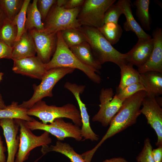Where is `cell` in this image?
I'll return each mask as SVG.
<instances>
[{
	"label": "cell",
	"mask_w": 162,
	"mask_h": 162,
	"mask_svg": "<svg viewBox=\"0 0 162 162\" xmlns=\"http://www.w3.org/2000/svg\"><path fill=\"white\" fill-rule=\"evenodd\" d=\"M68 0H57L56 4L59 7H64L66 3Z\"/></svg>",
	"instance_id": "42"
},
{
	"label": "cell",
	"mask_w": 162,
	"mask_h": 162,
	"mask_svg": "<svg viewBox=\"0 0 162 162\" xmlns=\"http://www.w3.org/2000/svg\"><path fill=\"white\" fill-rule=\"evenodd\" d=\"M36 53L33 38L29 31H26L12 47L13 60L35 56Z\"/></svg>",
	"instance_id": "18"
},
{
	"label": "cell",
	"mask_w": 162,
	"mask_h": 162,
	"mask_svg": "<svg viewBox=\"0 0 162 162\" xmlns=\"http://www.w3.org/2000/svg\"><path fill=\"white\" fill-rule=\"evenodd\" d=\"M12 70L15 73L41 80L46 73L44 63L38 56L13 60Z\"/></svg>",
	"instance_id": "14"
},
{
	"label": "cell",
	"mask_w": 162,
	"mask_h": 162,
	"mask_svg": "<svg viewBox=\"0 0 162 162\" xmlns=\"http://www.w3.org/2000/svg\"><path fill=\"white\" fill-rule=\"evenodd\" d=\"M79 29L84 35L95 58L101 65L107 62L113 63L119 67L127 64L126 53H122L116 49L98 28L82 26Z\"/></svg>",
	"instance_id": "2"
},
{
	"label": "cell",
	"mask_w": 162,
	"mask_h": 162,
	"mask_svg": "<svg viewBox=\"0 0 162 162\" xmlns=\"http://www.w3.org/2000/svg\"><path fill=\"white\" fill-rule=\"evenodd\" d=\"M3 75V73H0V81L2 79V76Z\"/></svg>",
	"instance_id": "44"
},
{
	"label": "cell",
	"mask_w": 162,
	"mask_h": 162,
	"mask_svg": "<svg viewBox=\"0 0 162 162\" xmlns=\"http://www.w3.org/2000/svg\"><path fill=\"white\" fill-rule=\"evenodd\" d=\"M29 31L33 38L37 56L44 64L49 62L56 50L57 33H49L33 29Z\"/></svg>",
	"instance_id": "12"
},
{
	"label": "cell",
	"mask_w": 162,
	"mask_h": 162,
	"mask_svg": "<svg viewBox=\"0 0 162 162\" xmlns=\"http://www.w3.org/2000/svg\"><path fill=\"white\" fill-rule=\"evenodd\" d=\"M142 90L146 91L142 84L139 82L130 85L121 90H116V95L118 98L124 101L137 92Z\"/></svg>",
	"instance_id": "33"
},
{
	"label": "cell",
	"mask_w": 162,
	"mask_h": 162,
	"mask_svg": "<svg viewBox=\"0 0 162 162\" xmlns=\"http://www.w3.org/2000/svg\"><path fill=\"white\" fill-rule=\"evenodd\" d=\"M57 41L56 50L52 57L48 63L44 64L46 70L58 68H68L79 69L94 82L100 83L101 79L92 68L80 61L72 52L64 41L61 32L57 33Z\"/></svg>",
	"instance_id": "3"
},
{
	"label": "cell",
	"mask_w": 162,
	"mask_h": 162,
	"mask_svg": "<svg viewBox=\"0 0 162 162\" xmlns=\"http://www.w3.org/2000/svg\"><path fill=\"white\" fill-rule=\"evenodd\" d=\"M56 1V0H38L37 7L40 14L42 21H44Z\"/></svg>",
	"instance_id": "35"
},
{
	"label": "cell",
	"mask_w": 162,
	"mask_h": 162,
	"mask_svg": "<svg viewBox=\"0 0 162 162\" xmlns=\"http://www.w3.org/2000/svg\"><path fill=\"white\" fill-rule=\"evenodd\" d=\"M152 147L148 138L144 141L143 147L141 152L136 157L137 161L140 162H154L152 155Z\"/></svg>",
	"instance_id": "34"
},
{
	"label": "cell",
	"mask_w": 162,
	"mask_h": 162,
	"mask_svg": "<svg viewBox=\"0 0 162 162\" xmlns=\"http://www.w3.org/2000/svg\"><path fill=\"white\" fill-rule=\"evenodd\" d=\"M19 125L20 143L14 162H24L27 160L31 151L36 147L48 145L52 139L49 133L44 131L40 136L34 134L26 125L25 121L15 119Z\"/></svg>",
	"instance_id": "7"
},
{
	"label": "cell",
	"mask_w": 162,
	"mask_h": 162,
	"mask_svg": "<svg viewBox=\"0 0 162 162\" xmlns=\"http://www.w3.org/2000/svg\"><path fill=\"white\" fill-rule=\"evenodd\" d=\"M37 2L38 0H33L32 3H29L27 7L25 23L26 31L33 29L40 31L44 30V24L38 8Z\"/></svg>",
	"instance_id": "23"
},
{
	"label": "cell",
	"mask_w": 162,
	"mask_h": 162,
	"mask_svg": "<svg viewBox=\"0 0 162 162\" xmlns=\"http://www.w3.org/2000/svg\"><path fill=\"white\" fill-rule=\"evenodd\" d=\"M140 162V161H137V162Z\"/></svg>",
	"instance_id": "46"
},
{
	"label": "cell",
	"mask_w": 162,
	"mask_h": 162,
	"mask_svg": "<svg viewBox=\"0 0 162 162\" xmlns=\"http://www.w3.org/2000/svg\"><path fill=\"white\" fill-rule=\"evenodd\" d=\"M6 18V17L4 13L0 8V29Z\"/></svg>",
	"instance_id": "41"
},
{
	"label": "cell",
	"mask_w": 162,
	"mask_h": 162,
	"mask_svg": "<svg viewBox=\"0 0 162 162\" xmlns=\"http://www.w3.org/2000/svg\"><path fill=\"white\" fill-rule=\"evenodd\" d=\"M12 51V47L8 46L0 40V59H11Z\"/></svg>",
	"instance_id": "36"
},
{
	"label": "cell",
	"mask_w": 162,
	"mask_h": 162,
	"mask_svg": "<svg viewBox=\"0 0 162 162\" xmlns=\"http://www.w3.org/2000/svg\"><path fill=\"white\" fill-rule=\"evenodd\" d=\"M43 155L51 152L60 153L67 157L71 162H86L81 155L77 153L69 144L57 141L55 145L42 146L41 150Z\"/></svg>",
	"instance_id": "22"
},
{
	"label": "cell",
	"mask_w": 162,
	"mask_h": 162,
	"mask_svg": "<svg viewBox=\"0 0 162 162\" xmlns=\"http://www.w3.org/2000/svg\"><path fill=\"white\" fill-rule=\"evenodd\" d=\"M82 62L93 69L96 73L100 74L101 65L95 58L88 43L85 42L69 48Z\"/></svg>",
	"instance_id": "20"
},
{
	"label": "cell",
	"mask_w": 162,
	"mask_h": 162,
	"mask_svg": "<svg viewBox=\"0 0 162 162\" xmlns=\"http://www.w3.org/2000/svg\"><path fill=\"white\" fill-rule=\"evenodd\" d=\"M154 46L152 38L139 39L137 43L126 53L128 63L140 67L147 61L152 53Z\"/></svg>",
	"instance_id": "17"
},
{
	"label": "cell",
	"mask_w": 162,
	"mask_h": 162,
	"mask_svg": "<svg viewBox=\"0 0 162 162\" xmlns=\"http://www.w3.org/2000/svg\"><path fill=\"white\" fill-rule=\"evenodd\" d=\"M6 150V148L3 145L2 137L0 135V162H6L4 154Z\"/></svg>",
	"instance_id": "39"
},
{
	"label": "cell",
	"mask_w": 162,
	"mask_h": 162,
	"mask_svg": "<svg viewBox=\"0 0 162 162\" xmlns=\"http://www.w3.org/2000/svg\"><path fill=\"white\" fill-rule=\"evenodd\" d=\"M116 0H85L77 16L81 26L99 28L104 24L105 14Z\"/></svg>",
	"instance_id": "8"
},
{
	"label": "cell",
	"mask_w": 162,
	"mask_h": 162,
	"mask_svg": "<svg viewBox=\"0 0 162 162\" xmlns=\"http://www.w3.org/2000/svg\"><path fill=\"white\" fill-rule=\"evenodd\" d=\"M121 78L117 90H121L132 84L140 82V74L133 65L124 64L120 67Z\"/></svg>",
	"instance_id": "25"
},
{
	"label": "cell",
	"mask_w": 162,
	"mask_h": 162,
	"mask_svg": "<svg viewBox=\"0 0 162 162\" xmlns=\"http://www.w3.org/2000/svg\"><path fill=\"white\" fill-rule=\"evenodd\" d=\"M98 29L112 45L118 42L123 32L119 25L112 22L104 23Z\"/></svg>",
	"instance_id": "28"
},
{
	"label": "cell",
	"mask_w": 162,
	"mask_h": 162,
	"mask_svg": "<svg viewBox=\"0 0 162 162\" xmlns=\"http://www.w3.org/2000/svg\"><path fill=\"white\" fill-rule=\"evenodd\" d=\"M28 109L19 106L18 102L13 101L5 108L0 110V120L10 118L32 121L34 118L27 115Z\"/></svg>",
	"instance_id": "24"
},
{
	"label": "cell",
	"mask_w": 162,
	"mask_h": 162,
	"mask_svg": "<svg viewBox=\"0 0 162 162\" xmlns=\"http://www.w3.org/2000/svg\"><path fill=\"white\" fill-rule=\"evenodd\" d=\"M146 94L144 90L139 91L125 99L119 110L112 119L106 132L93 148L96 151L107 139L125 129L136 122L140 115V107Z\"/></svg>",
	"instance_id": "1"
},
{
	"label": "cell",
	"mask_w": 162,
	"mask_h": 162,
	"mask_svg": "<svg viewBox=\"0 0 162 162\" xmlns=\"http://www.w3.org/2000/svg\"><path fill=\"white\" fill-rule=\"evenodd\" d=\"M25 122L31 130H44L55 136L58 140H64L67 137H71L78 141L82 137L80 127L71 123L66 122L63 118H58L49 124H45L34 119Z\"/></svg>",
	"instance_id": "9"
},
{
	"label": "cell",
	"mask_w": 162,
	"mask_h": 162,
	"mask_svg": "<svg viewBox=\"0 0 162 162\" xmlns=\"http://www.w3.org/2000/svg\"><path fill=\"white\" fill-rule=\"evenodd\" d=\"M0 126L2 128L6 143L8 156L6 162H14L20 143L19 124L15 119L4 118L0 120Z\"/></svg>",
	"instance_id": "15"
},
{
	"label": "cell",
	"mask_w": 162,
	"mask_h": 162,
	"mask_svg": "<svg viewBox=\"0 0 162 162\" xmlns=\"http://www.w3.org/2000/svg\"><path fill=\"white\" fill-rule=\"evenodd\" d=\"M41 157H42V156H41L40 157L37 159L36 160H35L33 162H38V161L41 158Z\"/></svg>",
	"instance_id": "45"
},
{
	"label": "cell",
	"mask_w": 162,
	"mask_h": 162,
	"mask_svg": "<svg viewBox=\"0 0 162 162\" xmlns=\"http://www.w3.org/2000/svg\"><path fill=\"white\" fill-rule=\"evenodd\" d=\"M140 74V73H139ZM140 82L147 94L158 96L162 94V74L148 71L140 74Z\"/></svg>",
	"instance_id": "21"
},
{
	"label": "cell",
	"mask_w": 162,
	"mask_h": 162,
	"mask_svg": "<svg viewBox=\"0 0 162 162\" xmlns=\"http://www.w3.org/2000/svg\"><path fill=\"white\" fill-rule=\"evenodd\" d=\"M84 1L85 0H68L66 3L63 7L68 9L81 7L83 4Z\"/></svg>",
	"instance_id": "37"
},
{
	"label": "cell",
	"mask_w": 162,
	"mask_h": 162,
	"mask_svg": "<svg viewBox=\"0 0 162 162\" xmlns=\"http://www.w3.org/2000/svg\"><path fill=\"white\" fill-rule=\"evenodd\" d=\"M102 162H128L124 158L122 157L106 159Z\"/></svg>",
	"instance_id": "40"
},
{
	"label": "cell",
	"mask_w": 162,
	"mask_h": 162,
	"mask_svg": "<svg viewBox=\"0 0 162 162\" xmlns=\"http://www.w3.org/2000/svg\"><path fill=\"white\" fill-rule=\"evenodd\" d=\"M100 109L92 117L93 122H98L104 127L110 125L121 107L123 100L118 98L112 88L101 89L99 95Z\"/></svg>",
	"instance_id": "10"
},
{
	"label": "cell",
	"mask_w": 162,
	"mask_h": 162,
	"mask_svg": "<svg viewBox=\"0 0 162 162\" xmlns=\"http://www.w3.org/2000/svg\"><path fill=\"white\" fill-rule=\"evenodd\" d=\"M123 14V10L121 6L117 3L112 4L105 14L104 24L109 22L118 23L120 16Z\"/></svg>",
	"instance_id": "32"
},
{
	"label": "cell",
	"mask_w": 162,
	"mask_h": 162,
	"mask_svg": "<svg viewBox=\"0 0 162 162\" xmlns=\"http://www.w3.org/2000/svg\"><path fill=\"white\" fill-rule=\"evenodd\" d=\"M117 4L122 8L126 20L123 24L124 29L126 31L134 32L139 39H147L151 38L146 33L136 21L133 15L131 8V2L130 0H119Z\"/></svg>",
	"instance_id": "19"
},
{
	"label": "cell",
	"mask_w": 162,
	"mask_h": 162,
	"mask_svg": "<svg viewBox=\"0 0 162 162\" xmlns=\"http://www.w3.org/2000/svg\"><path fill=\"white\" fill-rule=\"evenodd\" d=\"M30 2V0H24L20 10L12 21L16 26L17 28V34L15 41L18 40L26 31L25 29L26 12L27 7Z\"/></svg>",
	"instance_id": "31"
},
{
	"label": "cell",
	"mask_w": 162,
	"mask_h": 162,
	"mask_svg": "<svg viewBox=\"0 0 162 162\" xmlns=\"http://www.w3.org/2000/svg\"><path fill=\"white\" fill-rule=\"evenodd\" d=\"M149 0H136L133 4L136 8V15L139 20L141 27L145 30L151 29V18L149 13Z\"/></svg>",
	"instance_id": "26"
},
{
	"label": "cell",
	"mask_w": 162,
	"mask_h": 162,
	"mask_svg": "<svg viewBox=\"0 0 162 162\" xmlns=\"http://www.w3.org/2000/svg\"><path fill=\"white\" fill-rule=\"evenodd\" d=\"M27 114L39 118L45 124L51 123L57 118H65L72 120L74 124L79 127L82 122L80 111L73 104L68 103L62 106L48 105L42 100L35 103L28 109Z\"/></svg>",
	"instance_id": "4"
},
{
	"label": "cell",
	"mask_w": 162,
	"mask_h": 162,
	"mask_svg": "<svg viewBox=\"0 0 162 162\" xmlns=\"http://www.w3.org/2000/svg\"><path fill=\"white\" fill-rule=\"evenodd\" d=\"M81 7L68 9L58 6L56 3L44 21L43 31L49 33H57L68 29L79 28L82 26L77 18Z\"/></svg>",
	"instance_id": "5"
},
{
	"label": "cell",
	"mask_w": 162,
	"mask_h": 162,
	"mask_svg": "<svg viewBox=\"0 0 162 162\" xmlns=\"http://www.w3.org/2000/svg\"><path fill=\"white\" fill-rule=\"evenodd\" d=\"M152 155L154 162H162V146L152 149Z\"/></svg>",
	"instance_id": "38"
},
{
	"label": "cell",
	"mask_w": 162,
	"mask_h": 162,
	"mask_svg": "<svg viewBox=\"0 0 162 162\" xmlns=\"http://www.w3.org/2000/svg\"><path fill=\"white\" fill-rule=\"evenodd\" d=\"M154 46L151 54L147 61L138 68L139 73L155 71L162 74V29L157 28L152 33Z\"/></svg>",
	"instance_id": "16"
},
{
	"label": "cell",
	"mask_w": 162,
	"mask_h": 162,
	"mask_svg": "<svg viewBox=\"0 0 162 162\" xmlns=\"http://www.w3.org/2000/svg\"><path fill=\"white\" fill-rule=\"evenodd\" d=\"M62 38L70 48L86 41L85 37L79 28H71L61 31Z\"/></svg>",
	"instance_id": "29"
},
{
	"label": "cell",
	"mask_w": 162,
	"mask_h": 162,
	"mask_svg": "<svg viewBox=\"0 0 162 162\" xmlns=\"http://www.w3.org/2000/svg\"><path fill=\"white\" fill-rule=\"evenodd\" d=\"M64 86L73 94L79 106L82 122L81 129L82 137L85 140H89L92 141H98L99 139V136L94 132L91 127L89 116L86 105L82 102L80 97V94L84 91L86 86L67 82Z\"/></svg>",
	"instance_id": "13"
},
{
	"label": "cell",
	"mask_w": 162,
	"mask_h": 162,
	"mask_svg": "<svg viewBox=\"0 0 162 162\" xmlns=\"http://www.w3.org/2000/svg\"><path fill=\"white\" fill-rule=\"evenodd\" d=\"M75 69L68 68H53L47 70L41 80L40 84L33 85L34 94L31 98L23 101L19 106L29 109L36 103L46 97L53 96L52 90L56 83L66 75L72 73Z\"/></svg>",
	"instance_id": "6"
},
{
	"label": "cell",
	"mask_w": 162,
	"mask_h": 162,
	"mask_svg": "<svg viewBox=\"0 0 162 162\" xmlns=\"http://www.w3.org/2000/svg\"><path fill=\"white\" fill-rule=\"evenodd\" d=\"M6 106H7L5 104L2 97L0 93V110L5 108Z\"/></svg>",
	"instance_id": "43"
},
{
	"label": "cell",
	"mask_w": 162,
	"mask_h": 162,
	"mask_svg": "<svg viewBox=\"0 0 162 162\" xmlns=\"http://www.w3.org/2000/svg\"><path fill=\"white\" fill-rule=\"evenodd\" d=\"M17 34L16 26L13 21L6 18L0 29V40L8 46L12 47Z\"/></svg>",
	"instance_id": "27"
},
{
	"label": "cell",
	"mask_w": 162,
	"mask_h": 162,
	"mask_svg": "<svg viewBox=\"0 0 162 162\" xmlns=\"http://www.w3.org/2000/svg\"><path fill=\"white\" fill-rule=\"evenodd\" d=\"M24 0H0V8L6 18L12 21L20 10Z\"/></svg>",
	"instance_id": "30"
},
{
	"label": "cell",
	"mask_w": 162,
	"mask_h": 162,
	"mask_svg": "<svg viewBox=\"0 0 162 162\" xmlns=\"http://www.w3.org/2000/svg\"><path fill=\"white\" fill-rule=\"evenodd\" d=\"M141 113L146 116L148 124L150 125L155 131L157 140L156 145L158 147L162 146V109L157 103L155 96L147 94L142 102Z\"/></svg>",
	"instance_id": "11"
}]
</instances>
